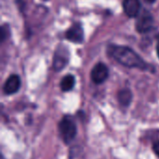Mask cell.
<instances>
[{"label": "cell", "instance_id": "cell-1", "mask_svg": "<svg viewBox=\"0 0 159 159\" xmlns=\"http://www.w3.org/2000/svg\"><path fill=\"white\" fill-rule=\"evenodd\" d=\"M108 54L115 61L123 66L129 68H137L143 71H150L152 68L137 52L129 47L110 45L108 47Z\"/></svg>", "mask_w": 159, "mask_h": 159}, {"label": "cell", "instance_id": "cell-2", "mask_svg": "<svg viewBox=\"0 0 159 159\" xmlns=\"http://www.w3.org/2000/svg\"><path fill=\"white\" fill-rule=\"evenodd\" d=\"M59 132L61 138L66 144H70L75 138L77 129L74 118L70 116H65L59 123Z\"/></svg>", "mask_w": 159, "mask_h": 159}, {"label": "cell", "instance_id": "cell-3", "mask_svg": "<svg viewBox=\"0 0 159 159\" xmlns=\"http://www.w3.org/2000/svg\"><path fill=\"white\" fill-rule=\"evenodd\" d=\"M69 62V51L63 45H59L55 50L52 61V68L56 72L61 71Z\"/></svg>", "mask_w": 159, "mask_h": 159}, {"label": "cell", "instance_id": "cell-4", "mask_svg": "<svg viewBox=\"0 0 159 159\" xmlns=\"http://www.w3.org/2000/svg\"><path fill=\"white\" fill-rule=\"evenodd\" d=\"M108 76H109V69L102 62L97 63L92 68L91 73H90L91 80L95 84H97V85L102 84L104 81H106V79L108 78Z\"/></svg>", "mask_w": 159, "mask_h": 159}, {"label": "cell", "instance_id": "cell-5", "mask_svg": "<svg viewBox=\"0 0 159 159\" xmlns=\"http://www.w3.org/2000/svg\"><path fill=\"white\" fill-rule=\"evenodd\" d=\"M154 25V18L150 12L144 11L140 15L136 22V30L140 34H146L148 33Z\"/></svg>", "mask_w": 159, "mask_h": 159}, {"label": "cell", "instance_id": "cell-6", "mask_svg": "<svg viewBox=\"0 0 159 159\" xmlns=\"http://www.w3.org/2000/svg\"><path fill=\"white\" fill-rule=\"evenodd\" d=\"M65 38L70 42L80 44L84 41V31L79 22H75L65 33Z\"/></svg>", "mask_w": 159, "mask_h": 159}, {"label": "cell", "instance_id": "cell-7", "mask_svg": "<svg viewBox=\"0 0 159 159\" xmlns=\"http://www.w3.org/2000/svg\"><path fill=\"white\" fill-rule=\"evenodd\" d=\"M20 85L21 81L20 76L17 75H11L5 82L3 86V91L6 95H12L20 89Z\"/></svg>", "mask_w": 159, "mask_h": 159}, {"label": "cell", "instance_id": "cell-8", "mask_svg": "<svg viewBox=\"0 0 159 159\" xmlns=\"http://www.w3.org/2000/svg\"><path fill=\"white\" fill-rule=\"evenodd\" d=\"M123 9L125 14L129 18L137 17L141 11V2L140 0H124Z\"/></svg>", "mask_w": 159, "mask_h": 159}, {"label": "cell", "instance_id": "cell-9", "mask_svg": "<svg viewBox=\"0 0 159 159\" xmlns=\"http://www.w3.org/2000/svg\"><path fill=\"white\" fill-rule=\"evenodd\" d=\"M132 98H133V94L129 89L125 88V89H122L118 91L117 99H118L119 104L122 107H128L131 103Z\"/></svg>", "mask_w": 159, "mask_h": 159}, {"label": "cell", "instance_id": "cell-10", "mask_svg": "<svg viewBox=\"0 0 159 159\" xmlns=\"http://www.w3.org/2000/svg\"><path fill=\"white\" fill-rule=\"evenodd\" d=\"M75 83V78L73 75H67L63 76V78L61 81V89L62 91L67 92L73 89Z\"/></svg>", "mask_w": 159, "mask_h": 159}, {"label": "cell", "instance_id": "cell-11", "mask_svg": "<svg viewBox=\"0 0 159 159\" xmlns=\"http://www.w3.org/2000/svg\"><path fill=\"white\" fill-rule=\"evenodd\" d=\"M84 150L80 145H75L70 149L69 159H84Z\"/></svg>", "mask_w": 159, "mask_h": 159}, {"label": "cell", "instance_id": "cell-12", "mask_svg": "<svg viewBox=\"0 0 159 159\" xmlns=\"http://www.w3.org/2000/svg\"><path fill=\"white\" fill-rule=\"evenodd\" d=\"M31 1H32V0H16V3H17V5L19 6L20 11L24 13L25 10H26L27 6L29 5V3H30Z\"/></svg>", "mask_w": 159, "mask_h": 159}, {"label": "cell", "instance_id": "cell-13", "mask_svg": "<svg viewBox=\"0 0 159 159\" xmlns=\"http://www.w3.org/2000/svg\"><path fill=\"white\" fill-rule=\"evenodd\" d=\"M8 31V26L6 24V25H4V26H2V28H1V41L3 42L6 38H7V32Z\"/></svg>", "mask_w": 159, "mask_h": 159}, {"label": "cell", "instance_id": "cell-14", "mask_svg": "<svg viewBox=\"0 0 159 159\" xmlns=\"http://www.w3.org/2000/svg\"><path fill=\"white\" fill-rule=\"evenodd\" d=\"M153 150H154L155 154L159 157V140L154 143V144H153Z\"/></svg>", "mask_w": 159, "mask_h": 159}, {"label": "cell", "instance_id": "cell-15", "mask_svg": "<svg viewBox=\"0 0 159 159\" xmlns=\"http://www.w3.org/2000/svg\"><path fill=\"white\" fill-rule=\"evenodd\" d=\"M147 4H154L157 0H144Z\"/></svg>", "mask_w": 159, "mask_h": 159}, {"label": "cell", "instance_id": "cell-16", "mask_svg": "<svg viewBox=\"0 0 159 159\" xmlns=\"http://www.w3.org/2000/svg\"><path fill=\"white\" fill-rule=\"evenodd\" d=\"M157 56H158L159 58V40L158 42H157Z\"/></svg>", "mask_w": 159, "mask_h": 159}, {"label": "cell", "instance_id": "cell-17", "mask_svg": "<svg viewBox=\"0 0 159 159\" xmlns=\"http://www.w3.org/2000/svg\"><path fill=\"white\" fill-rule=\"evenodd\" d=\"M2 159H5V158H4V157H3V158H2Z\"/></svg>", "mask_w": 159, "mask_h": 159}]
</instances>
